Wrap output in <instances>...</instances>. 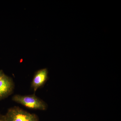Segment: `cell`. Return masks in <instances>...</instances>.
Returning <instances> with one entry per match:
<instances>
[{"instance_id": "7a4b0ae2", "label": "cell", "mask_w": 121, "mask_h": 121, "mask_svg": "<svg viewBox=\"0 0 121 121\" xmlns=\"http://www.w3.org/2000/svg\"><path fill=\"white\" fill-rule=\"evenodd\" d=\"M35 115L18 107L14 106L8 110L5 116L7 121H30Z\"/></svg>"}, {"instance_id": "8992f818", "label": "cell", "mask_w": 121, "mask_h": 121, "mask_svg": "<svg viewBox=\"0 0 121 121\" xmlns=\"http://www.w3.org/2000/svg\"><path fill=\"white\" fill-rule=\"evenodd\" d=\"M5 75V74L4 73V72L2 71V70H0V80Z\"/></svg>"}, {"instance_id": "6da1fadb", "label": "cell", "mask_w": 121, "mask_h": 121, "mask_svg": "<svg viewBox=\"0 0 121 121\" xmlns=\"http://www.w3.org/2000/svg\"><path fill=\"white\" fill-rule=\"evenodd\" d=\"M12 100L31 109L44 111L48 108L45 102L35 94L28 95H16L13 97Z\"/></svg>"}, {"instance_id": "5b68a950", "label": "cell", "mask_w": 121, "mask_h": 121, "mask_svg": "<svg viewBox=\"0 0 121 121\" xmlns=\"http://www.w3.org/2000/svg\"><path fill=\"white\" fill-rule=\"evenodd\" d=\"M0 121H7L5 115L0 114Z\"/></svg>"}, {"instance_id": "52a82bcc", "label": "cell", "mask_w": 121, "mask_h": 121, "mask_svg": "<svg viewBox=\"0 0 121 121\" xmlns=\"http://www.w3.org/2000/svg\"><path fill=\"white\" fill-rule=\"evenodd\" d=\"M30 121H39L38 117H37V115H36L35 117Z\"/></svg>"}, {"instance_id": "277c9868", "label": "cell", "mask_w": 121, "mask_h": 121, "mask_svg": "<svg viewBox=\"0 0 121 121\" xmlns=\"http://www.w3.org/2000/svg\"><path fill=\"white\" fill-rule=\"evenodd\" d=\"M48 78V71L47 68L40 69L35 72L31 83V87L35 92L43 86Z\"/></svg>"}, {"instance_id": "3957f363", "label": "cell", "mask_w": 121, "mask_h": 121, "mask_svg": "<svg viewBox=\"0 0 121 121\" xmlns=\"http://www.w3.org/2000/svg\"><path fill=\"white\" fill-rule=\"evenodd\" d=\"M14 83L12 78L5 75L0 80V100L12 94Z\"/></svg>"}]
</instances>
